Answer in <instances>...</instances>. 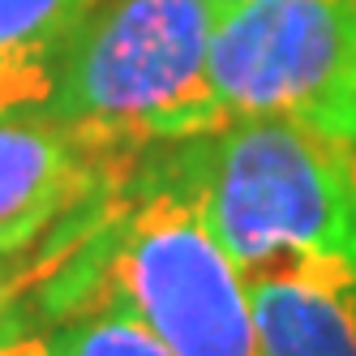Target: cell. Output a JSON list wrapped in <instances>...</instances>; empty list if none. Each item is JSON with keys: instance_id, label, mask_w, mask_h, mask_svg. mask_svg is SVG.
Instances as JSON below:
<instances>
[{"instance_id": "1", "label": "cell", "mask_w": 356, "mask_h": 356, "mask_svg": "<svg viewBox=\"0 0 356 356\" xmlns=\"http://www.w3.org/2000/svg\"><path fill=\"white\" fill-rule=\"evenodd\" d=\"M26 305L52 318L124 305L176 356H262L245 275L211 232L181 142L120 189L116 211Z\"/></svg>"}, {"instance_id": "2", "label": "cell", "mask_w": 356, "mask_h": 356, "mask_svg": "<svg viewBox=\"0 0 356 356\" xmlns=\"http://www.w3.org/2000/svg\"><path fill=\"white\" fill-rule=\"evenodd\" d=\"M219 0H99L56 52L39 112L69 124L116 163L227 124L211 90Z\"/></svg>"}, {"instance_id": "3", "label": "cell", "mask_w": 356, "mask_h": 356, "mask_svg": "<svg viewBox=\"0 0 356 356\" xmlns=\"http://www.w3.org/2000/svg\"><path fill=\"white\" fill-rule=\"evenodd\" d=\"M181 146L211 232L241 270L279 253H356V138L236 116Z\"/></svg>"}, {"instance_id": "4", "label": "cell", "mask_w": 356, "mask_h": 356, "mask_svg": "<svg viewBox=\"0 0 356 356\" xmlns=\"http://www.w3.org/2000/svg\"><path fill=\"white\" fill-rule=\"evenodd\" d=\"M207 69L227 120L284 116L356 138L352 0H232L219 9Z\"/></svg>"}, {"instance_id": "5", "label": "cell", "mask_w": 356, "mask_h": 356, "mask_svg": "<svg viewBox=\"0 0 356 356\" xmlns=\"http://www.w3.org/2000/svg\"><path fill=\"white\" fill-rule=\"evenodd\" d=\"M129 163H116L47 112L0 116V258L39 245L52 227L120 189Z\"/></svg>"}, {"instance_id": "6", "label": "cell", "mask_w": 356, "mask_h": 356, "mask_svg": "<svg viewBox=\"0 0 356 356\" xmlns=\"http://www.w3.org/2000/svg\"><path fill=\"white\" fill-rule=\"evenodd\" d=\"M241 275L262 356H356V253H279Z\"/></svg>"}, {"instance_id": "7", "label": "cell", "mask_w": 356, "mask_h": 356, "mask_svg": "<svg viewBox=\"0 0 356 356\" xmlns=\"http://www.w3.org/2000/svg\"><path fill=\"white\" fill-rule=\"evenodd\" d=\"M52 356H176L155 330L124 305H95L56 322Z\"/></svg>"}, {"instance_id": "8", "label": "cell", "mask_w": 356, "mask_h": 356, "mask_svg": "<svg viewBox=\"0 0 356 356\" xmlns=\"http://www.w3.org/2000/svg\"><path fill=\"white\" fill-rule=\"evenodd\" d=\"M99 0H0V52H60Z\"/></svg>"}, {"instance_id": "9", "label": "cell", "mask_w": 356, "mask_h": 356, "mask_svg": "<svg viewBox=\"0 0 356 356\" xmlns=\"http://www.w3.org/2000/svg\"><path fill=\"white\" fill-rule=\"evenodd\" d=\"M56 52H0V116L39 112L52 95Z\"/></svg>"}, {"instance_id": "10", "label": "cell", "mask_w": 356, "mask_h": 356, "mask_svg": "<svg viewBox=\"0 0 356 356\" xmlns=\"http://www.w3.org/2000/svg\"><path fill=\"white\" fill-rule=\"evenodd\" d=\"M0 356H52V339L39 330V314L22 296L0 314Z\"/></svg>"}, {"instance_id": "11", "label": "cell", "mask_w": 356, "mask_h": 356, "mask_svg": "<svg viewBox=\"0 0 356 356\" xmlns=\"http://www.w3.org/2000/svg\"><path fill=\"white\" fill-rule=\"evenodd\" d=\"M31 284V275L26 270H13L5 258H0V314L13 305V296H22V288Z\"/></svg>"}, {"instance_id": "12", "label": "cell", "mask_w": 356, "mask_h": 356, "mask_svg": "<svg viewBox=\"0 0 356 356\" xmlns=\"http://www.w3.org/2000/svg\"><path fill=\"white\" fill-rule=\"evenodd\" d=\"M219 5H232V0H219Z\"/></svg>"}, {"instance_id": "13", "label": "cell", "mask_w": 356, "mask_h": 356, "mask_svg": "<svg viewBox=\"0 0 356 356\" xmlns=\"http://www.w3.org/2000/svg\"><path fill=\"white\" fill-rule=\"evenodd\" d=\"M352 5H356V0H352Z\"/></svg>"}]
</instances>
